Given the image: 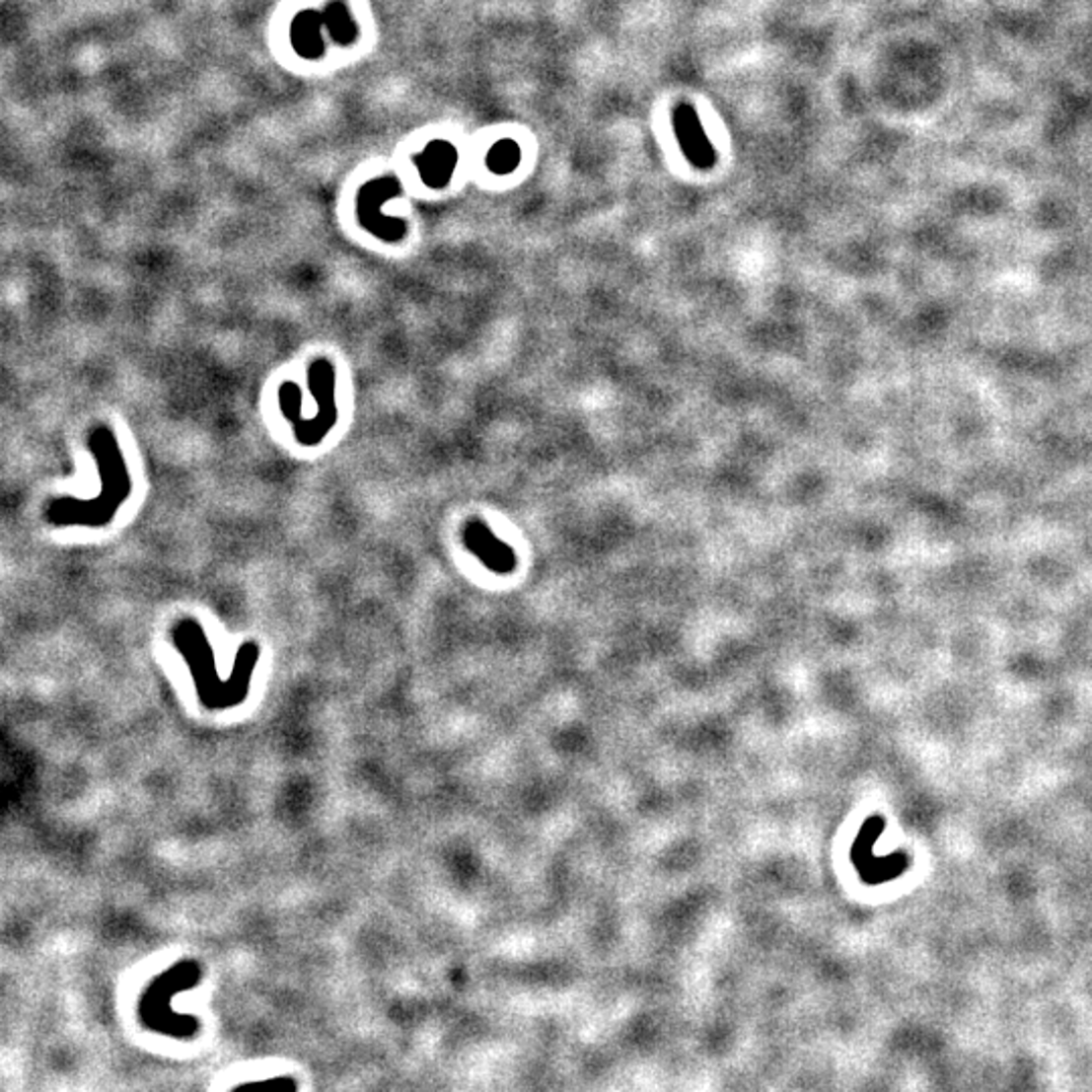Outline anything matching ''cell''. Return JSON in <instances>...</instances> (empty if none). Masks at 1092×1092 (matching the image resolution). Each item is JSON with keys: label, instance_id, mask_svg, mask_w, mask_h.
<instances>
[{"label": "cell", "instance_id": "6da1fadb", "mask_svg": "<svg viewBox=\"0 0 1092 1092\" xmlns=\"http://www.w3.org/2000/svg\"><path fill=\"white\" fill-rule=\"evenodd\" d=\"M88 445L102 475V494L92 500H51L45 508V520L53 526L81 524L88 526V529H102L115 518L119 506L132 496V475L124 456H121L115 433L108 425L100 423L92 429Z\"/></svg>", "mask_w": 1092, "mask_h": 1092}, {"label": "cell", "instance_id": "7a4b0ae2", "mask_svg": "<svg viewBox=\"0 0 1092 1092\" xmlns=\"http://www.w3.org/2000/svg\"><path fill=\"white\" fill-rule=\"evenodd\" d=\"M308 387L318 402V413L312 419L292 423L296 441L304 448H314L330 433L338 419L336 407V373L328 358H314L308 367Z\"/></svg>", "mask_w": 1092, "mask_h": 1092}, {"label": "cell", "instance_id": "3957f363", "mask_svg": "<svg viewBox=\"0 0 1092 1092\" xmlns=\"http://www.w3.org/2000/svg\"><path fill=\"white\" fill-rule=\"evenodd\" d=\"M462 537L466 548L477 556L485 569H490L496 575H510L516 569V554L512 546L500 541L485 522L477 518L468 520Z\"/></svg>", "mask_w": 1092, "mask_h": 1092}, {"label": "cell", "instance_id": "277c9868", "mask_svg": "<svg viewBox=\"0 0 1092 1092\" xmlns=\"http://www.w3.org/2000/svg\"><path fill=\"white\" fill-rule=\"evenodd\" d=\"M674 132L684 156L698 169H710L716 162V150L708 142L696 109L691 104H678L674 109Z\"/></svg>", "mask_w": 1092, "mask_h": 1092}, {"label": "cell", "instance_id": "5b68a950", "mask_svg": "<svg viewBox=\"0 0 1092 1092\" xmlns=\"http://www.w3.org/2000/svg\"><path fill=\"white\" fill-rule=\"evenodd\" d=\"M456 167V150L448 144H435L425 156V179L429 182H443Z\"/></svg>", "mask_w": 1092, "mask_h": 1092}, {"label": "cell", "instance_id": "8992f818", "mask_svg": "<svg viewBox=\"0 0 1092 1092\" xmlns=\"http://www.w3.org/2000/svg\"><path fill=\"white\" fill-rule=\"evenodd\" d=\"M518 162H520V148L512 140L498 142L488 154V167L498 175L512 173L518 167Z\"/></svg>", "mask_w": 1092, "mask_h": 1092}]
</instances>
